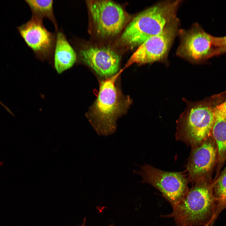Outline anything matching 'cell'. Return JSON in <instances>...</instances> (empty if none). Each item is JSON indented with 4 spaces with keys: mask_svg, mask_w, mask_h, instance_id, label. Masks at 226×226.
I'll return each mask as SVG.
<instances>
[{
    "mask_svg": "<svg viewBox=\"0 0 226 226\" xmlns=\"http://www.w3.org/2000/svg\"><path fill=\"white\" fill-rule=\"evenodd\" d=\"M178 21L175 18L161 32L150 38L140 45L131 56L125 67L134 63L144 64L165 59L177 33Z\"/></svg>",
    "mask_w": 226,
    "mask_h": 226,
    "instance_id": "cell-7",
    "label": "cell"
},
{
    "mask_svg": "<svg viewBox=\"0 0 226 226\" xmlns=\"http://www.w3.org/2000/svg\"><path fill=\"white\" fill-rule=\"evenodd\" d=\"M172 209L171 213L163 217L173 218L177 226H198L209 223L212 225L216 210L213 184L207 179L196 182Z\"/></svg>",
    "mask_w": 226,
    "mask_h": 226,
    "instance_id": "cell-3",
    "label": "cell"
},
{
    "mask_svg": "<svg viewBox=\"0 0 226 226\" xmlns=\"http://www.w3.org/2000/svg\"><path fill=\"white\" fill-rule=\"evenodd\" d=\"M218 109L226 114V98L224 101L218 106Z\"/></svg>",
    "mask_w": 226,
    "mask_h": 226,
    "instance_id": "cell-17",
    "label": "cell"
},
{
    "mask_svg": "<svg viewBox=\"0 0 226 226\" xmlns=\"http://www.w3.org/2000/svg\"><path fill=\"white\" fill-rule=\"evenodd\" d=\"M140 168L139 171L133 170L134 173L141 176L142 183L150 184L159 190L172 207L187 194L189 181L183 173L161 170L146 164Z\"/></svg>",
    "mask_w": 226,
    "mask_h": 226,
    "instance_id": "cell-5",
    "label": "cell"
},
{
    "mask_svg": "<svg viewBox=\"0 0 226 226\" xmlns=\"http://www.w3.org/2000/svg\"><path fill=\"white\" fill-rule=\"evenodd\" d=\"M18 30L26 44L39 58L46 59L51 57L54 52L56 37L46 29L42 19L32 15Z\"/></svg>",
    "mask_w": 226,
    "mask_h": 226,
    "instance_id": "cell-9",
    "label": "cell"
},
{
    "mask_svg": "<svg viewBox=\"0 0 226 226\" xmlns=\"http://www.w3.org/2000/svg\"><path fill=\"white\" fill-rule=\"evenodd\" d=\"M180 1L160 3L143 11L128 24L120 37L121 45L139 46L147 40L161 32L176 18Z\"/></svg>",
    "mask_w": 226,
    "mask_h": 226,
    "instance_id": "cell-4",
    "label": "cell"
},
{
    "mask_svg": "<svg viewBox=\"0 0 226 226\" xmlns=\"http://www.w3.org/2000/svg\"><path fill=\"white\" fill-rule=\"evenodd\" d=\"M213 42L215 49V56L226 53V36H213Z\"/></svg>",
    "mask_w": 226,
    "mask_h": 226,
    "instance_id": "cell-16",
    "label": "cell"
},
{
    "mask_svg": "<svg viewBox=\"0 0 226 226\" xmlns=\"http://www.w3.org/2000/svg\"><path fill=\"white\" fill-rule=\"evenodd\" d=\"M86 221V218H84L83 219V223L81 225L79 226H86V225H85Z\"/></svg>",
    "mask_w": 226,
    "mask_h": 226,
    "instance_id": "cell-18",
    "label": "cell"
},
{
    "mask_svg": "<svg viewBox=\"0 0 226 226\" xmlns=\"http://www.w3.org/2000/svg\"><path fill=\"white\" fill-rule=\"evenodd\" d=\"M120 73L100 81L97 97L87 114L99 135L106 136L114 133L117 120L126 113L132 104L131 98L124 95L116 84Z\"/></svg>",
    "mask_w": 226,
    "mask_h": 226,
    "instance_id": "cell-1",
    "label": "cell"
},
{
    "mask_svg": "<svg viewBox=\"0 0 226 226\" xmlns=\"http://www.w3.org/2000/svg\"><path fill=\"white\" fill-rule=\"evenodd\" d=\"M110 225V226H114V225H111H111Z\"/></svg>",
    "mask_w": 226,
    "mask_h": 226,
    "instance_id": "cell-20",
    "label": "cell"
},
{
    "mask_svg": "<svg viewBox=\"0 0 226 226\" xmlns=\"http://www.w3.org/2000/svg\"><path fill=\"white\" fill-rule=\"evenodd\" d=\"M78 56L97 74L105 78L112 77L118 73L120 57L110 48L93 46L83 48L79 51Z\"/></svg>",
    "mask_w": 226,
    "mask_h": 226,
    "instance_id": "cell-11",
    "label": "cell"
},
{
    "mask_svg": "<svg viewBox=\"0 0 226 226\" xmlns=\"http://www.w3.org/2000/svg\"><path fill=\"white\" fill-rule=\"evenodd\" d=\"M217 107L211 134L217 147L219 159L223 161L226 156V114Z\"/></svg>",
    "mask_w": 226,
    "mask_h": 226,
    "instance_id": "cell-13",
    "label": "cell"
},
{
    "mask_svg": "<svg viewBox=\"0 0 226 226\" xmlns=\"http://www.w3.org/2000/svg\"><path fill=\"white\" fill-rule=\"evenodd\" d=\"M213 191L216 202L214 221L224 209L226 208V167L219 178L213 183Z\"/></svg>",
    "mask_w": 226,
    "mask_h": 226,
    "instance_id": "cell-15",
    "label": "cell"
},
{
    "mask_svg": "<svg viewBox=\"0 0 226 226\" xmlns=\"http://www.w3.org/2000/svg\"><path fill=\"white\" fill-rule=\"evenodd\" d=\"M226 98V92L197 102H188L177 123L176 138L192 148L210 137L218 106Z\"/></svg>",
    "mask_w": 226,
    "mask_h": 226,
    "instance_id": "cell-2",
    "label": "cell"
},
{
    "mask_svg": "<svg viewBox=\"0 0 226 226\" xmlns=\"http://www.w3.org/2000/svg\"><path fill=\"white\" fill-rule=\"evenodd\" d=\"M30 8L32 15L43 19L46 18L51 20L57 29V23L53 11V0H25Z\"/></svg>",
    "mask_w": 226,
    "mask_h": 226,
    "instance_id": "cell-14",
    "label": "cell"
},
{
    "mask_svg": "<svg viewBox=\"0 0 226 226\" xmlns=\"http://www.w3.org/2000/svg\"><path fill=\"white\" fill-rule=\"evenodd\" d=\"M210 225H211V223H209L203 225V226H210Z\"/></svg>",
    "mask_w": 226,
    "mask_h": 226,
    "instance_id": "cell-19",
    "label": "cell"
},
{
    "mask_svg": "<svg viewBox=\"0 0 226 226\" xmlns=\"http://www.w3.org/2000/svg\"><path fill=\"white\" fill-rule=\"evenodd\" d=\"M180 42L178 55L195 62L207 60L214 56L213 36L207 33L198 24L187 30L180 31Z\"/></svg>",
    "mask_w": 226,
    "mask_h": 226,
    "instance_id": "cell-8",
    "label": "cell"
},
{
    "mask_svg": "<svg viewBox=\"0 0 226 226\" xmlns=\"http://www.w3.org/2000/svg\"><path fill=\"white\" fill-rule=\"evenodd\" d=\"M54 52V64L58 73L72 67L77 59L76 53L62 32H58Z\"/></svg>",
    "mask_w": 226,
    "mask_h": 226,
    "instance_id": "cell-12",
    "label": "cell"
},
{
    "mask_svg": "<svg viewBox=\"0 0 226 226\" xmlns=\"http://www.w3.org/2000/svg\"><path fill=\"white\" fill-rule=\"evenodd\" d=\"M97 33L102 37L119 34L128 19V16L119 4L110 0L86 1Z\"/></svg>",
    "mask_w": 226,
    "mask_h": 226,
    "instance_id": "cell-6",
    "label": "cell"
},
{
    "mask_svg": "<svg viewBox=\"0 0 226 226\" xmlns=\"http://www.w3.org/2000/svg\"><path fill=\"white\" fill-rule=\"evenodd\" d=\"M214 141L209 137L192 148L186 166L189 182L195 183L207 178L216 162L217 149Z\"/></svg>",
    "mask_w": 226,
    "mask_h": 226,
    "instance_id": "cell-10",
    "label": "cell"
}]
</instances>
